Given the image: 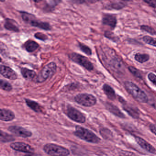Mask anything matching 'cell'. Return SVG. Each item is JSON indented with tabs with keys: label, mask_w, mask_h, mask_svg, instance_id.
<instances>
[{
	"label": "cell",
	"mask_w": 156,
	"mask_h": 156,
	"mask_svg": "<svg viewBox=\"0 0 156 156\" xmlns=\"http://www.w3.org/2000/svg\"><path fill=\"white\" fill-rule=\"evenodd\" d=\"M135 59L139 63H144L149 60V56L146 54L137 53L135 56Z\"/></svg>",
	"instance_id": "cell-23"
},
{
	"label": "cell",
	"mask_w": 156,
	"mask_h": 156,
	"mask_svg": "<svg viewBox=\"0 0 156 156\" xmlns=\"http://www.w3.org/2000/svg\"><path fill=\"white\" fill-rule=\"evenodd\" d=\"M128 69H129L130 72H131L135 77L138 78H142V76L141 72H140V71H139L138 70H137L136 68L131 66V67H128Z\"/></svg>",
	"instance_id": "cell-27"
},
{
	"label": "cell",
	"mask_w": 156,
	"mask_h": 156,
	"mask_svg": "<svg viewBox=\"0 0 156 156\" xmlns=\"http://www.w3.org/2000/svg\"><path fill=\"white\" fill-rule=\"evenodd\" d=\"M13 136L0 130V142L6 143L15 141Z\"/></svg>",
	"instance_id": "cell-22"
},
{
	"label": "cell",
	"mask_w": 156,
	"mask_h": 156,
	"mask_svg": "<svg viewBox=\"0 0 156 156\" xmlns=\"http://www.w3.org/2000/svg\"><path fill=\"white\" fill-rule=\"evenodd\" d=\"M147 77L148 79L156 86V75L153 73H150L148 74Z\"/></svg>",
	"instance_id": "cell-30"
},
{
	"label": "cell",
	"mask_w": 156,
	"mask_h": 156,
	"mask_svg": "<svg viewBox=\"0 0 156 156\" xmlns=\"http://www.w3.org/2000/svg\"><path fill=\"white\" fill-rule=\"evenodd\" d=\"M10 147L18 152L27 154H32L34 152V149L29 145L24 143H13L10 145Z\"/></svg>",
	"instance_id": "cell-9"
},
{
	"label": "cell",
	"mask_w": 156,
	"mask_h": 156,
	"mask_svg": "<svg viewBox=\"0 0 156 156\" xmlns=\"http://www.w3.org/2000/svg\"><path fill=\"white\" fill-rule=\"evenodd\" d=\"M99 1H100V0H89V2L91 3L96 2H97Z\"/></svg>",
	"instance_id": "cell-36"
},
{
	"label": "cell",
	"mask_w": 156,
	"mask_h": 156,
	"mask_svg": "<svg viewBox=\"0 0 156 156\" xmlns=\"http://www.w3.org/2000/svg\"><path fill=\"white\" fill-rule=\"evenodd\" d=\"M103 89L108 99L112 100H115L116 98L115 92L110 85L106 84H104L103 87Z\"/></svg>",
	"instance_id": "cell-18"
},
{
	"label": "cell",
	"mask_w": 156,
	"mask_h": 156,
	"mask_svg": "<svg viewBox=\"0 0 156 156\" xmlns=\"http://www.w3.org/2000/svg\"><path fill=\"white\" fill-rule=\"evenodd\" d=\"M8 130L15 135L23 138L31 137L32 136V133L31 132L21 126L16 125L11 126L9 127Z\"/></svg>",
	"instance_id": "cell-8"
},
{
	"label": "cell",
	"mask_w": 156,
	"mask_h": 156,
	"mask_svg": "<svg viewBox=\"0 0 156 156\" xmlns=\"http://www.w3.org/2000/svg\"><path fill=\"white\" fill-rule=\"evenodd\" d=\"M79 47H80L81 50L83 53L86 54V55H88V56H90V55H91V50L90 49L89 47L87 46L86 45H84V44H80Z\"/></svg>",
	"instance_id": "cell-28"
},
{
	"label": "cell",
	"mask_w": 156,
	"mask_h": 156,
	"mask_svg": "<svg viewBox=\"0 0 156 156\" xmlns=\"http://www.w3.org/2000/svg\"><path fill=\"white\" fill-rule=\"evenodd\" d=\"M69 57L72 61L82 66L88 71H91L93 70V65L86 57L77 53H73L70 54Z\"/></svg>",
	"instance_id": "cell-6"
},
{
	"label": "cell",
	"mask_w": 156,
	"mask_h": 156,
	"mask_svg": "<svg viewBox=\"0 0 156 156\" xmlns=\"http://www.w3.org/2000/svg\"><path fill=\"white\" fill-rule=\"evenodd\" d=\"M35 37L36 38L40 39V40H43V41L46 40L48 38L47 36L46 35L44 34L41 33H36V34H35Z\"/></svg>",
	"instance_id": "cell-31"
},
{
	"label": "cell",
	"mask_w": 156,
	"mask_h": 156,
	"mask_svg": "<svg viewBox=\"0 0 156 156\" xmlns=\"http://www.w3.org/2000/svg\"><path fill=\"white\" fill-rule=\"evenodd\" d=\"M29 24L32 26L38 27L44 30H49L51 29V26L49 24L36 20L35 17L29 23Z\"/></svg>",
	"instance_id": "cell-16"
},
{
	"label": "cell",
	"mask_w": 156,
	"mask_h": 156,
	"mask_svg": "<svg viewBox=\"0 0 156 156\" xmlns=\"http://www.w3.org/2000/svg\"><path fill=\"white\" fill-rule=\"evenodd\" d=\"M66 114L69 118L76 122L83 123L86 121L84 115L77 109L72 106H68Z\"/></svg>",
	"instance_id": "cell-7"
},
{
	"label": "cell",
	"mask_w": 156,
	"mask_h": 156,
	"mask_svg": "<svg viewBox=\"0 0 156 156\" xmlns=\"http://www.w3.org/2000/svg\"><path fill=\"white\" fill-rule=\"evenodd\" d=\"M26 50L28 52H32L36 50L39 45L36 42L33 40H28L24 44Z\"/></svg>",
	"instance_id": "cell-21"
},
{
	"label": "cell",
	"mask_w": 156,
	"mask_h": 156,
	"mask_svg": "<svg viewBox=\"0 0 156 156\" xmlns=\"http://www.w3.org/2000/svg\"><path fill=\"white\" fill-rule=\"evenodd\" d=\"M72 1H74L75 3L78 4L83 3L85 2V0H72Z\"/></svg>",
	"instance_id": "cell-35"
},
{
	"label": "cell",
	"mask_w": 156,
	"mask_h": 156,
	"mask_svg": "<svg viewBox=\"0 0 156 156\" xmlns=\"http://www.w3.org/2000/svg\"><path fill=\"white\" fill-rule=\"evenodd\" d=\"M0 89L5 91H11L12 89V85L8 82L0 79Z\"/></svg>",
	"instance_id": "cell-24"
},
{
	"label": "cell",
	"mask_w": 156,
	"mask_h": 156,
	"mask_svg": "<svg viewBox=\"0 0 156 156\" xmlns=\"http://www.w3.org/2000/svg\"><path fill=\"white\" fill-rule=\"evenodd\" d=\"M123 103V108L130 116L134 119H138L139 118V113L138 110L136 108L131 105L126 104L125 102Z\"/></svg>",
	"instance_id": "cell-15"
},
{
	"label": "cell",
	"mask_w": 156,
	"mask_h": 156,
	"mask_svg": "<svg viewBox=\"0 0 156 156\" xmlns=\"http://www.w3.org/2000/svg\"><path fill=\"white\" fill-rule=\"evenodd\" d=\"M74 134L80 139L88 143H98L101 141V139L94 133L79 125L76 126Z\"/></svg>",
	"instance_id": "cell-2"
},
{
	"label": "cell",
	"mask_w": 156,
	"mask_h": 156,
	"mask_svg": "<svg viewBox=\"0 0 156 156\" xmlns=\"http://www.w3.org/2000/svg\"><path fill=\"white\" fill-rule=\"evenodd\" d=\"M2 58H1V57H0V62H1L2 61Z\"/></svg>",
	"instance_id": "cell-39"
},
{
	"label": "cell",
	"mask_w": 156,
	"mask_h": 156,
	"mask_svg": "<svg viewBox=\"0 0 156 156\" xmlns=\"http://www.w3.org/2000/svg\"><path fill=\"white\" fill-rule=\"evenodd\" d=\"M21 71L23 77L27 79H32L36 76V73L34 71L27 68H22Z\"/></svg>",
	"instance_id": "cell-19"
},
{
	"label": "cell",
	"mask_w": 156,
	"mask_h": 156,
	"mask_svg": "<svg viewBox=\"0 0 156 156\" xmlns=\"http://www.w3.org/2000/svg\"><path fill=\"white\" fill-rule=\"evenodd\" d=\"M135 139L137 143L144 150L151 154H155L156 153L155 148L144 139L139 136H135Z\"/></svg>",
	"instance_id": "cell-11"
},
{
	"label": "cell",
	"mask_w": 156,
	"mask_h": 156,
	"mask_svg": "<svg viewBox=\"0 0 156 156\" xmlns=\"http://www.w3.org/2000/svg\"><path fill=\"white\" fill-rule=\"evenodd\" d=\"M20 13H21L23 20L26 23H28V24H29V23L35 17L34 15L31 14L27 13V12H20Z\"/></svg>",
	"instance_id": "cell-25"
},
{
	"label": "cell",
	"mask_w": 156,
	"mask_h": 156,
	"mask_svg": "<svg viewBox=\"0 0 156 156\" xmlns=\"http://www.w3.org/2000/svg\"><path fill=\"white\" fill-rule=\"evenodd\" d=\"M141 29L143 31H146L152 35H156V31L154 28L147 25H142L141 26Z\"/></svg>",
	"instance_id": "cell-29"
},
{
	"label": "cell",
	"mask_w": 156,
	"mask_h": 156,
	"mask_svg": "<svg viewBox=\"0 0 156 156\" xmlns=\"http://www.w3.org/2000/svg\"><path fill=\"white\" fill-rule=\"evenodd\" d=\"M5 1V0H0V2H3Z\"/></svg>",
	"instance_id": "cell-38"
},
{
	"label": "cell",
	"mask_w": 156,
	"mask_h": 156,
	"mask_svg": "<svg viewBox=\"0 0 156 156\" xmlns=\"http://www.w3.org/2000/svg\"><path fill=\"white\" fill-rule=\"evenodd\" d=\"M15 116L12 111L7 109H0V120L3 122H10L14 120Z\"/></svg>",
	"instance_id": "cell-12"
},
{
	"label": "cell",
	"mask_w": 156,
	"mask_h": 156,
	"mask_svg": "<svg viewBox=\"0 0 156 156\" xmlns=\"http://www.w3.org/2000/svg\"><path fill=\"white\" fill-rule=\"evenodd\" d=\"M41 1H42V0H34V2L36 3L39 2H41Z\"/></svg>",
	"instance_id": "cell-37"
},
{
	"label": "cell",
	"mask_w": 156,
	"mask_h": 156,
	"mask_svg": "<svg viewBox=\"0 0 156 156\" xmlns=\"http://www.w3.org/2000/svg\"><path fill=\"white\" fill-rule=\"evenodd\" d=\"M123 4L119 3H115L112 5V7L115 9H120L124 7Z\"/></svg>",
	"instance_id": "cell-33"
},
{
	"label": "cell",
	"mask_w": 156,
	"mask_h": 156,
	"mask_svg": "<svg viewBox=\"0 0 156 156\" xmlns=\"http://www.w3.org/2000/svg\"><path fill=\"white\" fill-rule=\"evenodd\" d=\"M76 102L85 107H91L96 104L97 100L94 95L88 93H80L75 97Z\"/></svg>",
	"instance_id": "cell-5"
},
{
	"label": "cell",
	"mask_w": 156,
	"mask_h": 156,
	"mask_svg": "<svg viewBox=\"0 0 156 156\" xmlns=\"http://www.w3.org/2000/svg\"><path fill=\"white\" fill-rule=\"evenodd\" d=\"M57 65L54 62H51L46 65L37 77V82L42 83L51 78L56 72Z\"/></svg>",
	"instance_id": "cell-3"
},
{
	"label": "cell",
	"mask_w": 156,
	"mask_h": 156,
	"mask_svg": "<svg viewBox=\"0 0 156 156\" xmlns=\"http://www.w3.org/2000/svg\"><path fill=\"white\" fill-rule=\"evenodd\" d=\"M102 23L105 25L108 26L114 29L116 26L117 20L115 16L112 14L105 15L103 17Z\"/></svg>",
	"instance_id": "cell-13"
},
{
	"label": "cell",
	"mask_w": 156,
	"mask_h": 156,
	"mask_svg": "<svg viewBox=\"0 0 156 156\" xmlns=\"http://www.w3.org/2000/svg\"><path fill=\"white\" fill-rule=\"evenodd\" d=\"M143 39L147 44L156 47V38L151 37L149 36H145L143 38Z\"/></svg>",
	"instance_id": "cell-26"
},
{
	"label": "cell",
	"mask_w": 156,
	"mask_h": 156,
	"mask_svg": "<svg viewBox=\"0 0 156 156\" xmlns=\"http://www.w3.org/2000/svg\"><path fill=\"white\" fill-rule=\"evenodd\" d=\"M25 101L27 106L36 112L40 113L42 112V108L36 102L28 99H26Z\"/></svg>",
	"instance_id": "cell-20"
},
{
	"label": "cell",
	"mask_w": 156,
	"mask_h": 156,
	"mask_svg": "<svg viewBox=\"0 0 156 156\" xmlns=\"http://www.w3.org/2000/svg\"><path fill=\"white\" fill-rule=\"evenodd\" d=\"M144 2L148 4L153 8H156V0H144Z\"/></svg>",
	"instance_id": "cell-32"
},
{
	"label": "cell",
	"mask_w": 156,
	"mask_h": 156,
	"mask_svg": "<svg viewBox=\"0 0 156 156\" xmlns=\"http://www.w3.org/2000/svg\"><path fill=\"white\" fill-rule=\"evenodd\" d=\"M151 132L156 135V125L151 124L149 126Z\"/></svg>",
	"instance_id": "cell-34"
},
{
	"label": "cell",
	"mask_w": 156,
	"mask_h": 156,
	"mask_svg": "<svg viewBox=\"0 0 156 156\" xmlns=\"http://www.w3.org/2000/svg\"><path fill=\"white\" fill-rule=\"evenodd\" d=\"M44 151L49 155L68 156L70 152L63 147L53 143L47 144L44 146Z\"/></svg>",
	"instance_id": "cell-4"
},
{
	"label": "cell",
	"mask_w": 156,
	"mask_h": 156,
	"mask_svg": "<svg viewBox=\"0 0 156 156\" xmlns=\"http://www.w3.org/2000/svg\"><path fill=\"white\" fill-rule=\"evenodd\" d=\"M106 109L113 114L115 115V116H118L120 118H125V115L119 110V108H117L115 105H113L112 103H107L106 105Z\"/></svg>",
	"instance_id": "cell-17"
},
{
	"label": "cell",
	"mask_w": 156,
	"mask_h": 156,
	"mask_svg": "<svg viewBox=\"0 0 156 156\" xmlns=\"http://www.w3.org/2000/svg\"><path fill=\"white\" fill-rule=\"evenodd\" d=\"M125 88L127 92L134 99L140 103H146L148 102V97L145 93L132 82L126 81L124 82Z\"/></svg>",
	"instance_id": "cell-1"
},
{
	"label": "cell",
	"mask_w": 156,
	"mask_h": 156,
	"mask_svg": "<svg viewBox=\"0 0 156 156\" xmlns=\"http://www.w3.org/2000/svg\"><path fill=\"white\" fill-rule=\"evenodd\" d=\"M4 26L5 29L9 31L15 32H18L20 31L17 23L13 19L6 18Z\"/></svg>",
	"instance_id": "cell-14"
},
{
	"label": "cell",
	"mask_w": 156,
	"mask_h": 156,
	"mask_svg": "<svg viewBox=\"0 0 156 156\" xmlns=\"http://www.w3.org/2000/svg\"><path fill=\"white\" fill-rule=\"evenodd\" d=\"M0 74L9 79L16 80L17 78V74L13 70L4 65H0Z\"/></svg>",
	"instance_id": "cell-10"
}]
</instances>
